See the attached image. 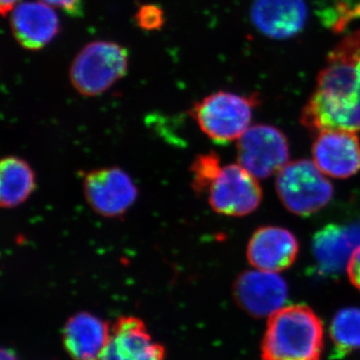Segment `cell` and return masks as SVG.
Listing matches in <instances>:
<instances>
[{"label": "cell", "mask_w": 360, "mask_h": 360, "mask_svg": "<svg viewBox=\"0 0 360 360\" xmlns=\"http://www.w3.org/2000/svg\"><path fill=\"white\" fill-rule=\"evenodd\" d=\"M314 162H288L277 174L276 191L281 202L293 214L307 217L326 207L333 195V184Z\"/></svg>", "instance_id": "obj_5"}, {"label": "cell", "mask_w": 360, "mask_h": 360, "mask_svg": "<svg viewBox=\"0 0 360 360\" xmlns=\"http://www.w3.org/2000/svg\"><path fill=\"white\" fill-rule=\"evenodd\" d=\"M331 338L342 352L360 348V309L348 307L340 310L331 324Z\"/></svg>", "instance_id": "obj_18"}, {"label": "cell", "mask_w": 360, "mask_h": 360, "mask_svg": "<svg viewBox=\"0 0 360 360\" xmlns=\"http://www.w3.org/2000/svg\"><path fill=\"white\" fill-rule=\"evenodd\" d=\"M347 269L350 283L360 291V245L352 252Z\"/></svg>", "instance_id": "obj_22"}, {"label": "cell", "mask_w": 360, "mask_h": 360, "mask_svg": "<svg viewBox=\"0 0 360 360\" xmlns=\"http://www.w3.org/2000/svg\"><path fill=\"white\" fill-rule=\"evenodd\" d=\"M53 8L60 9L70 16H79L82 13V0H40Z\"/></svg>", "instance_id": "obj_21"}, {"label": "cell", "mask_w": 360, "mask_h": 360, "mask_svg": "<svg viewBox=\"0 0 360 360\" xmlns=\"http://www.w3.org/2000/svg\"><path fill=\"white\" fill-rule=\"evenodd\" d=\"M82 189L90 208L106 219L125 214L139 198L134 179L120 167H103L87 172Z\"/></svg>", "instance_id": "obj_7"}, {"label": "cell", "mask_w": 360, "mask_h": 360, "mask_svg": "<svg viewBox=\"0 0 360 360\" xmlns=\"http://www.w3.org/2000/svg\"><path fill=\"white\" fill-rule=\"evenodd\" d=\"M298 250L300 245L292 232L283 227L262 226L251 236L248 259L257 269L277 274L295 264Z\"/></svg>", "instance_id": "obj_12"}, {"label": "cell", "mask_w": 360, "mask_h": 360, "mask_svg": "<svg viewBox=\"0 0 360 360\" xmlns=\"http://www.w3.org/2000/svg\"><path fill=\"white\" fill-rule=\"evenodd\" d=\"M236 302L255 317L271 316L284 307L288 296L285 281L276 272L252 270L238 277L233 285Z\"/></svg>", "instance_id": "obj_9"}, {"label": "cell", "mask_w": 360, "mask_h": 360, "mask_svg": "<svg viewBox=\"0 0 360 360\" xmlns=\"http://www.w3.org/2000/svg\"><path fill=\"white\" fill-rule=\"evenodd\" d=\"M37 187V176L27 161L20 156L2 158L0 165V205L18 207L30 198Z\"/></svg>", "instance_id": "obj_17"}, {"label": "cell", "mask_w": 360, "mask_h": 360, "mask_svg": "<svg viewBox=\"0 0 360 360\" xmlns=\"http://www.w3.org/2000/svg\"><path fill=\"white\" fill-rule=\"evenodd\" d=\"M316 167L328 176L348 179L360 170V139L350 130H324L312 146Z\"/></svg>", "instance_id": "obj_11"}, {"label": "cell", "mask_w": 360, "mask_h": 360, "mask_svg": "<svg viewBox=\"0 0 360 360\" xmlns=\"http://www.w3.org/2000/svg\"><path fill=\"white\" fill-rule=\"evenodd\" d=\"M111 328L90 312H77L70 317L63 331L65 352L72 360H96L110 340Z\"/></svg>", "instance_id": "obj_15"}, {"label": "cell", "mask_w": 360, "mask_h": 360, "mask_svg": "<svg viewBox=\"0 0 360 360\" xmlns=\"http://www.w3.org/2000/svg\"><path fill=\"white\" fill-rule=\"evenodd\" d=\"M288 160V139L272 125H253L238 139V165L257 179H269L278 174Z\"/></svg>", "instance_id": "obj_6"}, {"label": "cell", "mask_w": 360, "mask_h": 360, "mask_svg": "<svg viewBox=\"0 0 360 360\" xmlns=\"http://www.w3.org/2000/svg\"><path fill=\"white\" fill-rule=\"evenodd\" d=\"M136 25L143 30H158L165 25V13L160 6L155 4L142 6L135 14Z\"/></svg>", "instance_id": "obj_20"}, {"label": "cell", "mask_w": 360, "mask_h": 360, "mask_svg": "<svg viewBox=\"0 0 360 360\" xmlns=\"http://www.w3.org/2000/svg\"><path fill=\"white\" fill-rule=\"evenodd\" d=\"M129 68V51L116 42L98 40L85 45L73 59L70 79L86 97L98 96L122 79Z\"/></svg>", "instance_id": "obj_3"}, {"label": "cell", "mask_w": 360, "mask_h": 360, "mask_svg": "<svg viewBox=\"0 0 360 360\" xmlns=\"http://www.w3.org/2000/svg\"><path fill=\"white\" fill-rule=\"evenodd\" d=\"M9 14L14 39L28 51L44 49L59 32L58 14L40 0L20 2Z\"/></svg>", "instance_id": "obj_13"}, {"label": "cell", "mask_w": 360, "mask_h": 360, "mask_svg": "<svg viewBox=\"0 0 360 360\" xmlns=\"http://www.w3.org/2000/svg\"><path fill=\"white\" fill-rule=\"evenodd\" d=\"M360 245V226L328 224L315 233L312 250L319 270L338 274L347 267L349 258Z\"/></svg>", "instance_id": "obj_16"}, {"label": "cell", "mask_w": 360, "mask_h": 360, "mask_svg": "<svg viewBox=\"0 0 360 360\" xmlns=\"http://www.w3.org/2000/svg\"><path fill=\"white\" fill-rule=\"evenodd\" d=\"M257 104L255 96L217 91L194 104L191 115L206 136L217 143H229L250 129Z\"/></svg>", "instance_id": "obj_4"}, {"label": "cell", "mask_w": 360, "mask_h": 360, "mask_svg": "<svg viewBox=\"0 0 360 360\" xmlns=\"http://www.w3.org/2000/svg\"><path fill=\"white\" fill-rule=\"evenodd\" d=\"M323 326L307 305H290L269 316L262 341V360H319Z\"/></svg>", "instance_id": "obj_2"}, {"label": "cell", "mask_w": 360, "mask_h": 360, "mask_svg": "<svg viewBox=\"0 0 360 360\" xmlns=\"http://www.w3.org/2000/svg\"><path fill=\"white\" fill-rule=\"evenodd\" d=\"M307 15L304 0H255L250 9L258 32L276 40L291 39L302 32Z\"/></svg>", "instance_id": "obj_14"}, {"label": "cell", "mask_w": 360, "mask_h": 360, "mask_svg": "<svg viewBox=\"0 0 360 360\" xmlns=\"http://www.w3.org/2000/svg\"><path fill=\"white\" fill-rule=\"evenodd\" d=\"M1 360H18L15 352L9 348H4L1 350Z\"/></svg>", "instance_id": "obj_24"}, {"label": "cell", "mask_w": 360, "mask_h": 360, "mask_svg": "<svg viewBox=\"0 0 360 360\" xmlns=\"http://www.w3.org/2000/svg\"><path fill=\"white\" fill-rule=\"evenodd\" d=\"M300 120L315 132L360 131V30L329 52Z\"/></svg>", "instance_id": "obj_1"}, {"label": "cell", "mask_w": 360, "mask_h": 360, "mask_svg": "<svg viewBox=\"0 0 360 360\" xmlns=\"http://www.w3.org/2000/svg\"><path fill=\"white\" fill-rule=\"evenodd\" d=\"M208 203L219 214L245 217L257 210L262 191L257 177L239 165L222 167L208 189Z\"/></svg>", "instance_id": "obj_8"}, {"label": "cell", "mask_w": 360, "mask_h": 360, "mask_svg": "<svg viewBox=\"0 0 360 360\" xmlns=\"http://www.w3.org/2000/svg\"><path fill=\"white\" fill-rule=\"evenodd\" d=\"M20 4V0H0V11L4 16L13 11L14 7Z\"/></svg>", "instance_id": "obj_23"}, {"label": "cell", "mask_w": 360, "mask_h": 360, "mask_svg": "<svg viewBox=\"0 0 360 360\" xmlns=\"http://www.w3.org/2000/svg\"><path fill=\"white\" fill-rule=\"evenodd\" d=\"M219 156L215 153H203L193 160L191 167V186L194 193H208L210 186L222 169Z\"/></svg>", "instance_id": "obj_19"}, {"label": "cell", "mask_w": 360, "mask_h": 360, "mask_svg": "<svg viewBox=\"0 0 360 360\" xmlns=\"http://www.w3.org/2000/svg\"><path fill=\"white\" fill-rule=\"evenodd\" d=\"M165 347L136 316H122L111 328L110 340L96 360H165Z\"/></svg>", "instance_id": "obj_10"}]
</instances>
